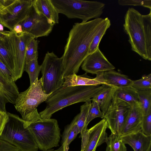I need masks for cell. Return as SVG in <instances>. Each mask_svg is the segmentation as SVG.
Here are the masks:
<instances>
[{"mask_svg": "<svg viewBox=\"0 0 151 151\" xmlns=\"http://www.w3.org/2000/svg\"><path fill=\"white\" fill-rule=\"evenodd\" d=\"M13 31L17 34L21 33L23 32L22 25L20 24H18L15 25L13 28Z\"/></svg>", "mask_w": 151, "mask_h": 151, "instance_id": "74e56055", "label": "cell"}, {"mask_svg": "<svg viewBox=\"0 0 151 151\" xmlns=\"http://www.w3.org/2000/svg\"><path fill=\"white\" fill-rule=\"evenodd\" d=\"M142 116L139 105L132 107L125 122L121 136L134 132L141 129Z\"/></svg>", "mask_w": 151, "mask_h": 151, "instance_id": "ac0fdd59", "label": "cell"}, {"mask_svg": "<svg viewBox=\"0 0 151 151\" xmlns=\"http://www.w3.org/2000/svg\"><path fill=\"white\" fill-rule=\"evenodd\" d=\"M0 60L13 73L14 65L6 37L0 40Z\"/></svg>", "mask_w": 151, "mask_h": 151, "instance_id": "cb8c5ba5", "label": "cell"}, {"mask_svg": "<svg viewBox=\"0 0 151 151\" xmlns=\"http://www.w3.org/2000/svg\"><path fill=\"white\" fill-rule=\"evenodd\" d=\"M33 0H5L6 8L0 14L1 24L11 31L28 15Z\"/></svg>", "mask_w": 151, "mask_h": 151, "instance_id": "30bf717a", "label": "cell"}, {"mask_svg": "<svg viewBox=\"0 0 151 151\" xmlns=\"http://www.w3.org/2000/svg\"><path fill=\"white\" fill-rule=\"evenodd\" d=\"M40 66L42 89L45 93L51 94L64 83L62 58L58 57L53 52H47Z\"/></svg>", "mask_w": 151, "mask_h": 151, "instance_id": "ba28073f", "label": "cell"}, {"mask_svg": "<svg viewBox=\"0 0 151 151\" xmlns=\"http://www.w3.org/2000/svg\"><path fill=\"white\" fill-rule=\"evenodd\" d=\"M64 86H96L104 84L96 78H91L85 75L78 76L73 74L67 76L64 78Z\"/></svg>", "mask_w": 151, "mask_h": 151, "instance_id": "7402d4cb", "label": "cell"}, {"mask_svg": "<svg viewBox=\"0 0 151 151\" xmlns=\"http://www.w3.org/2000/svg\"><path fill=\"white\" fill-rule=\"evenodd\" d=\"M113 99L121 100L131 107L139 105L137 90L132 86L116 89Z\"/></svg>", "mask_w": 151, "mask_h": 151, "instance_id": "44dd1931", "label": "cell"}, {"mask_svg": "<svg viewBox=\"0 0 151 151\" xmlns=\"http://www.w3.org/2000/svg\"><path fill=\"white\" fill-rule=\"evenodd\" d=\"M106 151H110L109 147L108 145H107V147Z\"/></svg>", "mask_w": 151, "mask_h": 151, "instance_id": "7bdbcfd3", "label": "cell"}, {"mask_svg": "<svg viewBox=\"0 0 151 151\" xmlns=\"http://www.w3.org/2000/svg\"><path fill=\"white\" fill-rule=\"evenodd\" d=\"M91 101L87 102L81 106L80 112L78 114V117L77 124L80 135L88 129L86 124L87 119L90 107Z\"/></svg>", "mask_w": 151, "mask_h": 151, "instance_id": "4316f807", "label": "cell"}, {"mask_svg": "<svg viewBox=\"0 0 151 151\" xmlns=\"http://www.w3.org/2000/svg\"><path fill=\"white\" fill-rule=\"evenodd\" d=\"M51 94H46L43 91L41 78L39 80L37 78L27 89L19 93L14 106L20 114L26 127L31 123L41 119L37 107L45 101Z\"/></svg>", "mask_w": 151, "mask_h": 151, "instance_id": "277c9868", "label": "cell"}, {"mask_svg": "<svg viewBox=\"0 0 151 151\" xmlns=\"http://www.w3.org/2000/svg\"><path fill=\"white\" fill-rule=\"evenodd\" d=\"M100 85L64 86L52 92L45 101L46 106L39 114L41 119L51 118L58 111L73 104L91 101L102 90Z\"/></svg>", "mask_w": 151, "mask_h": 151, "instance_id": "3957f363", "label": "cell"}, {"mask_svg": "<svg viewBox=\"0 0 151 151\" xmlns=\"http://www.w3.org/2000/svg\"><path fill=\"white\" fill-rule=\"evenodd\" d=\"M78 115L79 114H78L75 117L70 124L65 126L62 135V144L66 142L68 148L70 143L76 137L79 133L77 124Z\"/></svg>", "mask_w": 151, "mask_h": 151, "instance_id": "603a6c76", "label": "cell"}, {"mask_svg": "<svg viewBox=\"0 0 151 151\" xmlns=\"http://www.w3.org/2000/svg\"><path fill=\"white\" fill-rule=\"evenodd\" d=\"M101 86V91L91 100L98 103L101 110L105 114L112 102L115 91L117 88L104 84Z\"/></svg>", "mask_w": 151, "mask_h": 151, "instance_id": "ffe728a7", "label": "cell"}, {"mask_svg": "<svg viewBox=\"0 0 151 151\" xmlns=\"http://www.w3.org/2000/svg\"><path fill=\"white\" fill-rule=\"evenodd\" d=\"M24 71L28 74L30 80V85L38 78L41 71L40 65H39L38 58H35L25 64Z\"/></svg>", "mask_w": 151, "mask_h": 151, "instance_id": "83f0119b", "label": "cell"}, {"mask_svg": "<svg viewBox=\"0 0 151 151\" xmlns=\"http://www.w3.org/2000/svg\"><path fill=\"white\" fill-rule=\"evenodd\" d=\"M4 31V26L3 25L0 24V32H2Z\"/></svg>", "mask_w": 151, "mask_h": 151, "instance_id": "b9f144b4", "label": "cell"}, {"mask_svg": "<svg viewBox=\"0 0 151 151\" xmlns=\"http://www.w3.org/2000/svg\"><path fill=\"white\" fill-rule=\"evenodd\" d=\"M19 24L23 32L31 33L35 39L48 35L54 26L44 15L36 10L33 4L27 17Z\"/></svg>", "mask_w": 151, "mask_h": 151, "instance_id": "7c38bea8", "label": "cell"}, {"mask_svg": "<svg viewBox=\"0 0 151 151\" xmlns=\"http://www.w3.org/2000/svg\"><path fill=\"white\" fill-rule=\"evenodd\" d=\"M118 3L121 6H142L151 10V0H119Z\"/></svg>", "mask_w": 151, "mask_h": 151, "instance_id": "d6a6232c", "label": "cell"}, {"mask_svg": "<svg viewBox=\"0 0 151 151\" xmlns=\"http://www.w3.org/2000/svg\"><path fill=\"white\" fill-rule=\"evenodd\" d=\"M42 151H58L57 150H55L54 149H52L46 150Z\"/></svg>", "mask_w": 151, "mask_h": 151, "instance_id": "ee69618b", "label": "cell"}, {"mask_svg": "<svg viewBox=\"0 0 151 151\" xmlns=\"http://www.w3.org/2000/svg\"><path fill=\"white\" fill-rule=\"evenodd\" d=\"M111 25L110 21L108 17L104 19L100 29L94 37L90 45L88 51V55L93 52L99 48V44L102 38Z\"/></svg>", "mask_w": 151, "mask_h": 151, "instance_id": "d4e9b609", "label": "cell"}, {"mask_svg": "<svg viewBox=\"0 0 151 151\" xmlns=\"http://www.w3.org/2000/svg\"><path fill=\"white\" fill-rule=\"evenodd\" d=\"M91 100L92 102L91 103L87 119L86 124L87 126L94 119L97 117L103 119L104 116L98 103L94 100Z\"/></svg>", "mask_w": 151, "mask_h": 151, "instance_id": "4dcf8cb0", "label": "cell"}, {"mask_svg": "<svg viewBox=\"0 0 151 151\" xmlns=\"http://www.w3.org/2000/svg\"><path fill=\"white\" fill-rule=\"evenodd\" d=\"M107 124L106 119H103L99 122L89 129V138L84 149L80 151H96L97 147L108 141L106 132Z\"/></svg>", "mask_w": 151, "mask_h": 151, "instance_id": "5bb4252c", "label": "cell"}, {"mask_svg": "<svg viewBox=\"0 0 151 151\" xmlns=\"http://www.w3.org/2000/svg\"><path fill=\"white\" fill-rule=\"evenodd\" d=\"M69 148L67 145L66 142H65L62 145V146L58 149L57 150L58 151H68Z\"/></svg>", "mask_w": 151, "mask_h": 151, "instance_id": "ab89813d", "label": "cell"}, {"mask_svg": "<svg viewBox=\"0 0 151 151\" xmlns=\"http://www.w3.org/2000/svg\"><path fill=\"white\" fill-rule=\"evenodd\" d=\"M59 13L69 19H78L86 22L100 18L105 4L98 1L81 0H50Z\"/></svg>", "mask_w": 151, "mask_h": 151, "instance_id": "8992f818", "label": "cell"}, {"mask_svg": "<svg viewBox=\"0 0 151 151\" xmlns=\"http://www.w3.org/2000/svg\"><path fill=\"white\" fill-rule=\"evenodd\" d=\"M132 87L137 90L151 89V74L143 76L142 78L132 81Z\"/></svg>", "mask_w": 151, "mask_h": 151, "instance_id": "1f68e13d", "label": "cell"}, {"mask_svg": "<svg viewBox=\"0 0 151 151\" xmlns=\"http://www.w3.org/2000/svg\"><path fill=\"white\" fill-rule=\"evenodd\" d=\"M33 5L46 17L50 23L54 25L58 23L59 13L50 0H33Z\"/></svg>", "mask_w": 151, "mask_h": 151, "instance_id": "d6986e66", "label": "cell"}, {"mask_svg": "<svg viewBox=\"0 0 151 151\" xmlns=\"http://www.w3.org/2000/svg\"><path fill=\"white\" fill-rule=\"evenodd\" d=\"M0 74L6 80L13 81L12 73L6 66L0 60Z\"/></svg>", "mask_w": 151, "mask_h": 151, "instance_id": "e575fe53", "label": "cell"}, {"mask_svg": "<svg viewBox=\"0 0 151 151\" xmlns=\"http://www.w3.org/2000/svg\"><path fill=\"white\" fill-rule=\"evenodd\" d=\"M7 113L8 119L0 137L19 151H38L34 136L29 127L25 126L24 121L17 115Z\"/></svg>", "mask_w": 151, "mask_h": 151, "instance_id": "5b68a950", "label": "cell"}, {"mask_svg": "<svg viewBox=\"0 0 151 151\" xmlns=\"http://www.w3.org/2000/svg\"><path fill=\"white\" fill-rule=\"evenodd\" d=\"M131 108V106L124 101L113 99L104 118L107 122V128L110 130L111 133L121 136Z\"/></svg>", "mask_w": 151, "mask_h": 151, "instance_id": "8fae6325", "label": "cell"}, {"mask_svg": "<svg viewBox=\"0 0 151 151\" xmlns=\"http://www.w3.org/2000/svg\"><path fill=\"white\" fill-rule=\"evenodd\" d=\"M124 31L129 37L132 50L144 59L151 60V10L142 15L129 8L124 17Z\"/></svg>", "mask_w": 151, "mask_h": 151, "instance_id": "7a4b0ae2", "label": "cell"}, {"mask_svg": "<svg viewBox=\"0 0 151 151\" xmlns=\"http://www.w3.org/2000/svg\"><path fill=\"white\" fill-rule=\"evenodd\" d=\"M9 116L7 112L0 111V136L7 122Z\"/></svg>", "mask_w": 151, "mask_h": 151, "instance_id": "8d00e7d4", "label": "cell"}, {"mask_svg": "<svg viewBox=\"0 0 151 151\" xmlns=\"http://www.w3.org/2000/svg\"></svg>", "mask_w": 151, "mask_h": 151, "instance_id": "bcb514c9", "label": "cell"}, {"mask_svg": "<svg viewBox=\"0 0 151 151\" xmlns=\"http://www.w3.org/2000/svg\"><path fill=\"white\" fill-rule=\"evenodd\" d=\"M0 151H19L17 147L0 137Z\"/></svg>", "mask_w": 151, "mask_h": 151, "instance_id": "d590c367", "label": "cell"}, {"mask_svg": "<svg viewBox=\"0 0 151 151\" xmlns=\"http://www.w3.org/2000/svg\"><path fill=\"white\" fill-rule=\"evenodd\" d=\"M141 129L147 135H151V111L147 115H143Z\"/></svg>", "mask_w": 151, "mask_h": 151, "instance_id": "836d02e7", "label": "cell"}, {"mask_svg": "<svg viewBox=\"0 0 151 151\" xmlns=\"http://www.w3.org/2000/svg\"><path fill=\"white\" fill-rule=\"evenodd\" d=\"M125 144H127L134 151H150L151 135L144 134L140 129L137 132L121 136Z\"/></svg>", "mask_w": 151, "mask_h": 151, "instance_id": "9a60e30c", "label": "cell"}, {"mask_svg": "<svg viewBox=\"0 0 151 151\" xmlns=\"http://www.w3.org/2000/svg\"><path fill=\"white\" fill-rule=\"evenodd\" d=\"M6 38L14 65L12 80L15 82L22 76L27 47L31 40L35 38L32 34L27 32L17 34L13 31Z\"/></svg>", "mask_w": 151, "mask_h": 151, "instance_id": "9c48e42d", "label": "cell"}, {"mask_svg": "<svg viewBox=\"0 0 151 151\" xmlns=\"http://www.w3.org/2000/svg\"><path fill=\"white\" fill-rule=\"evenodd\" d=\"M39 41L34 38L30 42L27 48L25 64L35 58H38Z\"/></svg>", "mask_w": 151, "mask_h": 151, "instance_id": "f546056e", "label": "cell"}, {"mask_svg": "<svg viewBox=\"0 0 151 151\" xmlns=\"http://www.w3.org/2000/svg\"><path fill=\"white\" fill-rule=\"evenodd\" d=\"M12 32L10 31H4L0 32V40L9 35Z\"/></svg>", "mask_w": 151, "mask_h": 151, "instance_id": "f35d334b", "label": "cell"}, {"mask_svg": "<svg viewBox=\"0 0 151 151\" xmlns=\"http://www.w3.org/2000/svg\"><path fill=\"white\" fill-rule=\"evenodd\" d=\"M0 111H1V107L0 104Z\"/></svg>", "mask_w": 151, "mask_h": 151, "instance_id": "f6af8a7d", "label": "cell"}, {"mask_svg": "<svg viewBox=\"0 0 151 151\" xmlns=\"http://www.w3.org/2000/svg\"><path fill=\"white\" fill-rule=\"evenodd\" d=\"M96 78L104 84L117 89L131 86L133 81L126 75L114 70L105 72Z\"/></svg>", "mask_w": 151, "mask_h": 151, "instance_id": "e0dca14e", "label": "cell"}, {"mask_svg": "<svg viewBox=\"0 0 151 151\" xmlns=\"http://www.w3.org/2000/svg\"><path fill=\"white\" fill-rule=\"evenodd\" d=\"M28 127L40 150H46L59 146L60 129L56 119H41L31 123Z\"/></svg>", "mask_w": 151, "mask_h": 151, "instance_id": "52a82bcc", "label": "cell"}, {"mask_svg": "<svg viewBox=\"0 0 151 151\" xmlns=\"http://www.w3.org/2000/svg\"><path fill=\"white\" fill-rule=\"evenodd\" d=\"M104 19L99 18L86 22H77L70 29L61 57L63 78L76 74L88 56L90 45L100 29Z\"/></svg>", "mask_w": 151, "mask_h": 151, "instance_id": "6da1fadb", "label": "cell"}, {"mask_svg": "<svg viewBox=\"0 0 151 151\" xmlns=\"http://www.w3.org/2000/svg\"><path fill=\"white\" fill-rule=\"evenodd\" d=\"M81 67L86 73L96 74V76L102 74L106 71L114 70L115 68L108 61L99 48L87 56Z\"/></svg>", "mask_w": 151, "mask_h": 151, "instance_id": "4fadbf2b", "label": "cell"}, {"mask_svg": "<svg viewBox=\"0 0 151 151\" xmlns=\"http://www.w3.org/2000/svg\"><path fill=\"white\" fill-rule=\"evenodd\" d=\"M137 93L143 115H147L151 111V89L137 90Z\"/></svg>", "mask_w": 151, "mask_h": 151, "instance_id": "484cf974", "label": "cell"}, {"mask_svg": "<svg viewBox=\"0 0 151 151\" xmlns=\"http://www.w3.org/2000/svg\"><path fill=\"white\" fill-rule=\"evenodd\" d=\"M5 8V0H0V14L4 11Z\"/></svg>", "mask_w": 151, "mask_h": 151, "instance_id": "60d3db41", "label": "cell"}, {"mask_svg": "<svg viewBox=\"0 0 151 151\" xmlns=\"http://www.w3.org/2000/svg\"><path fill=\"white\" fill-rule=\"evenodd\" d=\"M109 148L110 151H127L125 144L122 141L121 136L112 133L108 137L106 143Z\"/></svg>", "mask_w": 151, "mask_h": 151, "instance_id": "f1b7e54d", "label": "cell"}, {"mask_svg": "<svg viewBox=\"0 0 151 151\" xmlns=\"http://www.w3.org/2000/svg\"><path fill=\"white\" fill-rule=\"evenodd\" d=\"M19 93L18 88L14 81H9L0 74V104L1 111L6 112V105L9 103L14 104Z\"/></svg>", "mask_w": 151, "mask_h": 151, "instance_id": "2e32d148", "label": "cell"}]
</instances>
